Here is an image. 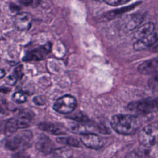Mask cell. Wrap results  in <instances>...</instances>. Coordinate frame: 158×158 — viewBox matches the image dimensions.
I'll use <instances>...</instances> for the list:
<instances>
[{
    "label": "cell",
    "mask_w": 158,
    "mask_h": 158,
    "mask_svg": "<svg viewBox=\"0 0 158 158\" xmlns=\"http://www.w3.org/2000/svg\"><path fill=\"white\" fill-rule=\"evenodd\" d=\"M110 123L116 132L124 135L135 133L140 126V122L136 117L128 114L114 115L111 119Z\"/></svg>",
    "instance_id": "obj_1"
},
{
    "label": "cell",
    "mask_w": 158,
    "mask_h": 158,
    "mask_svg": "<svg viewBox=\"0 0 158 158\" xmlns=\"http://www.w3.org/2000/svg\"><path fill=\"white\" fill-rule=\"evenodd\" d=\"M33 135L30 130L20 131L13 137L7 139L5 143L6 149L15 151L19 149H25L30 146L32 142Z\"/></svg>",
    "instance_id": "obj_2"
},
{
    "label": "cell",
    "mask_w": 158,
    "mask_h": 158,
    "mask_svg": "<svg viewBox=\"0 0 158 158\" xmlns=\"http://www.w3.org/2000/svg\"><path fill=\"white\" fill-rule=\"evenodd\" d=\"M157 123H152L144 127L139 133L138 140L141 145L146 147L154 146L157 141Z\"/></svg>",
    "instance_id": "obj_3"
},
{
    "label": "cell",
    "mask_w": 158,
    "mask_h": 158,
    "mask_svg": "<svg viewBox=\"0 0 158 158\" xmlns=\"http://www.w3.org/2000/svg\"><path fill=\"white\" fill-rule=\"evenodd\" d=\"M130 110L137 112L142 114H148L155 112L157 109V101L154 99H146L143 101L131 102L128 105Z\"/></svg>",
    "instance_id": "obj_4"
},
{
    "label": "cell",
    "mask_w": 158,
    "mask_h": 158,
    "mask_svg": "<svg viewBox=\"0 0 158 158\" xmlns=\"http://www.w3.org/2000/svg\"><path fill=\"white\" fill-rule=\"evenodd\" d=\"M77 101L75 98L71 95H64L59 98L54 104V109L63 114H67L72 112L76 107Z\"/></svg>",
    "instance_id": "obj_5"
},
{
    "label": "cell",
    "mask_w": 158,
    "mask_h": 158,
    "mask_svg": "<svg viewBox=\"0 0 158 158\" xmlns=\"http://www.w3.org/2000/svg\"><path fill=\"white\" fill-rule=\"evenodd\" d=\"M51 44L48 43L37 48L27 52L24 57L23 60L25 62L28 61H37L44 59L51 51Z\"/></svg>",
    "instance_id": "obj_6"
},
{
    "label": "cell",
    "mask_w": 158,
    "mask_h": 158,
    "mask_svg": "<svg viewBox=\"0 0 158 158\" xmlns=\"http://www.w3.org/2000/svg\"><path fill=\"white\" fill-rule=\"evenodd\" d=\"M31 15L27 12H22L17 13L13 17L14 25L20 31L29 30L31 26Z\"/></svg>",
    "instance_id": "obj_7"
},
{
    "label": "cell",
    "mask_w": 158,
    "mask_h": 158,
    "mask_svg": "<svg viewBox=\"0 0 158 158\" xmlns=\"http://www.w3.org/2000/svg\"><path fill=\"white\" fill-rule=\"evenodd\" d=\"M80 140L85 146L91 149H99L102 145L100 138L97 135L92 133H81Z\"/></svg>",
    "instance_id": "obj_8"
},
{
    "label": "cell",
    "mask_w": 158,
    "mask_h": 158,
    "mask_svg": "<svg viewBox=\"0 0 158 158\" xmlns=\"http://www.w3.org/2000/svg\"><path fill=\"white\" fill-rule=\"evenodd\" d=\"M157 58L151 59L141 64L138 68V70L143 75H153L157 72Z\"/></svg>",
    "instance_id": "obj_9"
},
{
    "label": "cell",
    "mask_w": 158,
    "mask_h": 158,
    "mask_svg": "<svg viewBox=\"0 0 158 158\" xmlns=\"http://www.w3.org/2000/svg\"><path fill=\"white\" fill-rule=\"evenodd\" d=\"M143 20V16L141 14H133L126 17L122 23V28L124 30H131L137 27Z\"/></svg>",
    "instance_id": "obj_10"
},
{
    "label": "cell",
    "mask_w": 158,
    "mask_h": 158,
    "mask_svg": "<svg viewBox=\"0 0 158 158\" xmlns=\"http://www.w3.org/2000/svg\"><path fill=\"white\" fill-rule=\"evenodd\" d=\"M157 40L156 33H153L146 38L137 40L133 44V48L136 51L144 50L154 45Z\"/></svg>",
    "instance_id": "obj_11"
},
{
    "label": "cell",
    "mask_w": 158,
    "mask_h": 158,
    "mask_svg": "<svg viewBox=\"0 0 158 158\" xmlns=\"http://www.w3.org/2000/svg\"><path fill=\"white\" fill-rule=\"evenodd\" d=\"M36 148L44 154H49L52 153L54 149V144L51 140L45 135L41 136L36 143Z\"/></svg>",
    "instance_id": "obj_12"
},
{
    "label": "cell",
    "mask_w": 158,
    "mask_h": 158,
    "mask_svg": "<svg viewBox=\"0 0 158 158\" xmlns=\"http://www.w3.org/2000/svg\"><path fill=\"white\" fill-rule=\"evenodd\" d=\"M38 127L41 130H43L52 135H62L66 133L64 127L54 123L43 122L40 123Z\"/></svg>",
    "instance_id": "obj_13"
},
{
    "label": "cell",
    "mask_w": 158,
    "mask_h": 158,
    "mask_svg": "<svg viewBox=\"0 0 158 158\" xmlns=\"http://www.w3.org/2000/svg\"><path fill=\"white\" fill-rule=\"evenodd\" d=\"M155 29V25L153 23H146L139 27L135 33V38L137 40H141L148 37L153 33Z\"/></svg>",
    "instance_id": "obj_14"
},
{
    "label": "cell",
    "mask_w": 158,
    "mask_h": 158,
    "mask_svg": "<svg viewBox=\"0 0 158 158\" xmlns=\"http://www.w3.org/2000/svg\"><path fill=\"white\" fill-rule=\"evenodd\" d=\"M19 128V122L17 118H11L9 119L4 124V132L7 136H11Z\"/></svg>",
    "instance_id": "obj_15"
},
{
    "label": "cell",
    "mask_w": 158,
    "mask_h": 158,
    "mask_svg": "<svg viewBox=\"0 0 158 158\" xmlns=\"http://www.w3.org/2000/svg\"><path fill=\"white\" fill-rule=\"evenodd\" d=\"M52 154V158H71L73 151L68 147H61L54 149Z\"/></svg>",
    "instance_id": "obj_16"
},
{
    "label": "cell",
    "mask_w": 158,
    "mask_h": 158,
    "mask_svg": "<svg viewBox=\"0 0 158 158\" xmlns=\"http://www.w3.org/2000/svg\"><path fill=\"white\" fill-rule=\"evenodd\" d=\"M56 141L57 143L61 144L68 145L74 147H78L80 146L79 142L76 139L72 137H59L56 138Z\"/></svg>",
    "instance_id": "obj_17"
},
{
    "label": "cell",
    "mask_w": 158,
    "mask_h": 158,
    "mask_svg": "<svg viewBox=\"0 0 158 158\" xmlns=\"http://www.w3.org/2000/svg\"><path fill=\"white\" fill-rule=\"evenodd\" d=\"M138 158H151L150 150L148 147L141 145L136 152Z\"/></svg>",
    "instance_id": "obj_18"
},
{
    "label": "cell",
    "mask_w": 158,
    "mask_h": 158,
    "mask_svg": "<svg viewBox=\"0 0 158 158\" xmlns=\"http://www.w3.org/2000/svg\"><path fill=\"white\" fill-rule=\"evenodd\" d=\"M12 100L18 104L23 103L27 101L26 94L21 91H17L12 95Z\"/></svg>",
    "instance_id": "obj_19"
},
{
    "label": "cell",
    "mask_w": 158,
    "mask_h": 158,
    "mask_svg": "<svg viewBox=\"0 0 158 158\" xmlns=\"http://www.w3.org/2000/svg\"><path fill=\"white\" fill-rule=\"evenodd\" d=\"M135 6H136V4H132V6H128V7H126L125 8H122V9H117L118 10H114V11L110 12L107 13V14L106 15V17H107V19L114 18V17H116L119 13H123L125 12L130 10L129 9H131V8H134L135 7Z\"/></svg>",
    "instance_id": "obj_20"
},
{
    "label": "cell",
    "mask_w": 158,
    "mask_h": 158,
    "mask_svg": "<svg viewBox=\"0 0 158 158\" xmlns=\"http://www.w3.org/2000/svg\"><path fill=\"white\" fill-rule=\"evenodd\" d=\"M34 117L33 113L31 112V110H28V109H23L21 110L18 114V117L23 118L25 120L31 121L32 118Z\"/></svg>",
    "instance_id": "obj_21"
},
{
    "label": "cell",
    "mask_w": 158,
    "mask_h": 158,
    "mask_svg": "<svg viewBox=\"0 0 158 158\" xmlns=\"http://www.w3.org/2000/svg\"><path fill=\"white\" fill-rule=\"evenodd\" d=\"M106 4L110 5V6H118L122 4H125L131 0H103Z\"/></svg>",
    "instance_id": "obj_22"
},
{
    "label": "cell",
    "mask_w": 158,
    "mask_h": 158,
    "mask_svg": "<svg viewBox=\"0 0 158 158\" xmlns=\"http://www.w3.org/2000/svg\"><path fill=\"white\" fill-rule=\"evenodd\" d=\"M20 4L24 6L35 7L38 4L39 0H18Z\"/></svg>",
    "instance_id": "obj_23"
},
{
    "label": "cell",
    "mask_w": 158,
    "mask_h": 158,
    "mask_svg": "<svg viewBox=\"0 0 158 158\" xmlns=\"http://www.w3.org/2000/svg\"><path fill=\"white\" fill-rule=\"evenodd\" d=\"M12 74L17 78V80L20 79L23 76V66L19 65L15 67V69L14 70Z\"/></svg>",
    "instance_id": "obj_24"
},
{
    "label": "cell",
    "mask_w": 158,
    "mask_h": 158,
    "mask_svg": "<svg viewBox=\"0 0 158 158\" xmlns=\"http://www.w3.org/2000/svg\"><path fill=\"white\" fill-rule=\"evenodd\" d=\"M12 158H30V156L24 151H20L12 154Z\"/></svg>",
    "instance_id": "obj_25"
},
{
    "label": "cell",
    "mask_w": 158,
    "mask_h": 158,
    "mask_svg": "<svg viewBox=\"0 0 158 158\" xmlns=\"http://www.w3.org/2000/svg\"><path fill=\"white\" fill-rule=\"evenodd\" d=\"M17 78L13 75H10L8 77H7L6 79V82L7 85H10V86H13L14 85L17 81Z\"/></svg>",
    "instance_id": "obj_26"
},
{
    "label": "cell",
    "mask_w": 158,
    "mask_h": 158,
    "mask_svg": "<svg viewBox=\"0 0 158 158\" xmlns=\"http://www.w3.org/2000/svg\"><path fill=\"white\" fill-rule=\"evenodd\" d=\"M5 112V101L0 96V114H4Z\"/></svg>",
    "instance_id": "obj_27"
},
{
    "label": "cell",
    "mask_w": 158,
    "mask_h": 158,
    "mask_svg": "<svg viewBox=\"0 0 158 158\" xmlns=\"http://www.w3.org/2000/svg\"><path fill=\"white\" fill-rule=\"evenodd\" d=\"M125 158H138V156H137V154H136V152L132 151V152L128 153V154L125 157Z\"/></svg>",
    "instance_id": "obj_28"
},
{
    "label": "cell",
    "mask_w": 158,
    "mask_h": 158,
    "mask_svg": "<svg viewBox=\"0 0 158 158\" xmlns=\"http://www.w3.org/2000/svg\"><path fill=\"white\" fill-rule=\"evenodd\" d=\"M9 7H10V9H11V10H13V11H15V10H19V7L18 6H17L16 5L14 4H10Z\"/></svg>",
    "instance_id": "obj_29"
},
{
    "label": "cell",
    "mask_w": 158,
    "mask_h": 158,
    "mask_svg": "<svg viewBox=\"0 0 158 158\" xmlns=\"http://www.w3.org/2000/svg\"><path fill=\"white\" fill-rule=\"evenodd\" d=\"M10 89H9L7 88H0V92H2V93H7V92H10Z\"/></svg>",
    "instance_id": "obj_30"
},
{
    "label": "cell",
    "mask_w": 158,
    "mask_h": 158,
    "mask_svg": "<svg viewBox=\"0 0 158 158\" xmlns=\"http://www.w3.org/2000/svg\"><path fill=\"white\" fill-rule=\"evenodd\" d=\"M6 75V72L3 69H0V79L2 78Z\"/></svg>",
    "instance_id": "obj_31"
},
{
    "label": "cell",
    "mask_w": 158,
    "mask_h": 158,
    "mask_svg": "<svg viewBox=\"0 0 158 158\" xmlns=\"http://www.w3.org/2000/svg\"><path fill=\"white\" fill-rule=\"evenodd\" d=\"M2 122H0V134L1 133L2 131Z\"/></svg>",
    "instance_id": "obj_32"
}]
</instances>
